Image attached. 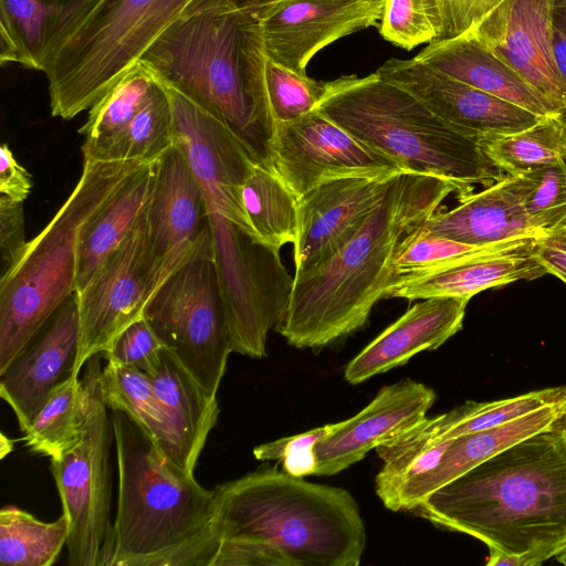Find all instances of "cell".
Segmentation results:
<instances>
[{"mask_svg": "<svg viewBox=\"0 0 566 566\" xmlns=\"http://www.w3.org/2000/svg\"><path fill=\"white\" fill-rule=\"evenodd\" d=\"M147 214L154 254L175 271L189 256L207 224L200 184L175 144L160 158Z\"/></svg>", "mask_w": 566, "mask_h": 566, "instance_id": "d6986e66", "label": "cell"}, {"mask_svg": "<svg viewBox=\"0 0 566 566\" xmlns=\"http://www.w3.org/2000/svg\"><path fill=\"white\" fill-rule=\"evenodd\" d=\"M241 202L259 241L280 252L294 243L298 229V198L270 167L254 163L241 187Z\"/></svg>", "mask_w": 566, "mask_h": 566, "instance_id": "f1b7e54d", "label": "cell"}, {"mask_svg": "<svg viewBox=\"0 0 566 566\" xmlns=\"http://www.w3.org/2000/svg\"><path fill=\"white\" fill-rule=\"evenodd\" d=\"M159 163L160 159L145 163L134 171L84 227L78 243L75 293L84 289L148 210Z\"/></svg>", "mask_w": 566, "mask_h": 566, "instance_id": "83f0119b", "label": "cell"}, {"mask_svg": "<svg viewBox=\"0 0 566 566\" xmlns=\"http://www.w3.org/2000/svg\"><path fill=\"white\" fill-rule=\"evenodd\" d=\"M436 397L433 389L412 379L382 387L361 411L317 441L314 474H336L415 427L427 417Z\"/></svg>", "mask_w": 566, "mask_h": 566, "instance_id": "ac0fdd59", "label": "cell"}, {"mask_svg": "<svg viewBox=\"0 0 566 566\" xmlns=\"http://www.w3.org/2000/svg\"><path fill=\"white\" fill-rule=\"evenodd\" d=\"M340 422L317 427L307 432L263 443L253 449L258 460H279L286 473L303 478L314 474L316 458L314 447L322 438L335 431Z\"/></svg>", "mask_w": 566, "mask_h": 566, "instance_id": "60d3db41", "label": "cell"}, {"mask_svg": "<svg viewBox=\"0 0 566 566\" xmlns=\"http://www.w3.org/2000/svg\"><path fill=\"white\" fill-rule=\"evenodd\" d=\"M283 0H187L180 15L199 12L247 11L261 18L276 3Z\"/></svg>", "mask_w": 566, "mask_h": 566, "instance_id": "f6af8a7d", "label": "cell"}, {"mask_svg": "<svg viewBox=\"0 0 566 566\" xmlns=\"http://www.w3.org/2000/svg\"><path fill=\"white\" fill-rule=\"evenodd\" d=\"M536 253L547 273L555 275L566 284V233L539 238Z\"/></svg>", "mask_w": 566, "mask_h": 566, "instance_id": "bcb514c9", "label": "cell"}, {"mask_svg": "<svg viewBox=\"0 0 566 566\" xmlns=\"http://www.w3.org/2000/svg\"><path fill=\"white\" fill-rule=\"evenodd\" d=\"M415 57L455 80L538 116L557 113L545 97L502 61L472 30L429 43Z\"/></svg>", "mask_w": 566, "mask_h": 566, "instance_id": "d4e9b609", "label": "cell"}, {"mask_svg": "<svg viewBox=\"0 0 566 566\" xmlns=\"http://www.w3.org/2000/svg\"><path fill=\"white\" fill-rule=\"evenodd\" d=\"M187 0H101L44 72L51 115L88 111L182 12Z\"/></svg>", "mask_w": 566, "mask_h": 566, "instance_id": "ba28073f", "label": "cell"}, {"mask_svg": "<svg viewBox=\"0 0 566 566\" xmlns=\"http://www.w3.org/2000/svg\"><path fill=\"white\" fill-rule=\"evenodd\" d=\"M563 401H566V386L534 390L494 401H467L434 418L426 417L415 427L376 447V452L385 461L402 452L509 423L543 407Z\"/></svg>", "mask_w": 566, "mask_h": 566, "instance_id": "484cf974", "label": "cell"}, {"mask_svg": "<svg viewBox=\"0 0 566 566\" xmlns=\"http://www.w3.org/2000/svg\"><path fill=\"white\" fill-rule=\"evenodd\" d=\"M101 0H0V63L45 72Z\"/></svg>", "mask_w": 566, "mask_h": 566, "instance_id": "7402d4cb", "label": "cell"}, {"mask_svg": "<svg viewBox=\"0 0 566 566\" xmlns=\"http://www.w3.org/2000/svg\"><path fill=\"white\" fill-rule=\"evenodd\" d=\"M443 19V39L458 36L474 28L501 0H439Z\"/></svg>", "mask_w": 566, "mask_h": 566, "instance_id": "7bdbcfd3", "label": "cell"}, {"mask_svg": "<svg viewBox=\"0 0 566 566\" xmlns=\"http://www.w3.org/2000/svg\"><path fill=\"white\" fill-rule=\"evenodd\" d=\"M165 345L143 316L127 326L102 355L153 376L161 361Z\"/></svg>", "mask_w": 566, "mask_h": 566, "instance_id": "ab89813d", "label": "cell"}, {"mask_svg": "<svg viewBox=\"0 0 566 566\" xmlns=\"http://www.w3.org/2000/svg\"><path fill=\"white\" fill-rule=\"evenodd\" d=\"M382 8V0H283L261 18L266 57L307 75L322 49L379 25Z\"/></svg>", "mask_w": 566, "mask_h": 566, "instance_id": "5bb4252c", "label": "cell"}, {"mask_svg": "<svg viewBox=\"0 0 566 566\" xmlns=\"http://www.w3.org/2000/svg\"><path fill=\"white\" fill-rule=\"evenodd\" d=\"M78 354L75 293L67 297L0 373V397L24 432L52 390L73 375Z\"/></svg>", "mask_w": 566, "mask_h": 566, "instance_id": "2e32d148", "label": "cell"}, {"mask_svg": "<svg viewBox=\"0 0 566 566\" xmlns=\"http://www.w3.org/2000/svg\"><path fill=\"white\" fill-rule=\"evenodd\" d=\"M27 243L23 202L12 201L0 196L1 274L15 263Z\"/></svg>", "mask_w": 566, "mask_h": 566, "instance_id": "b9f144b4", "label": "cell"}, {"mask_svg": "<svg viewBox=\"0 0 566 566\" xmlns=\"http://www.w3.org/2000/svg\"><path fill=\"white\" fill-rule=\"evenodd\" d=\"M469 301L442 296L415 304L347 364L345 379L360 384L405 365L420 352L440 347L462 328Z\"/></svg>", "mask_w": 566, "mask_h": 566, "instance_id": "ffe728a7", "label": "cell"}, {"mask_svg": "<svg viewBox=\"0 0 566 566\" xmlns=\"http://www.w3.org/2000/svg\"><path fill=\"white\" fill-rule=\"evenodd\" d=\"M480 144L501 170L523 176L566 159V130L557 113L522 130L485 137Z\"/></svg>", "mask_w": 566, "mask_h": 566, "instance_id": "1f68e13d", "label": "cell"}, {"mask_svg": "<svg viewBox=\"0 0 566 566\" xmlns=\"http://www.w3.org/2000/svg\"><path fill=\"white\" fill-rule=\"evenodd\" d=\"M266 59L260 15L207 11L175 19L139 62L158 82L217 117L255 161L270 167L275 122L265 86Z\"/></svg>", "mask_w": 566, "mask_h": 566, "instance_id": "5b68a950", "label": "cell"}, {"mask_svg": "<svg viewBox=\"0 0 566 566\" xmlns=\"http://www.w3.org/2000/svg\"><path fill=\"white\" fill-rule=\"evenodd\" d=\"M562 233H566V231H565V232H562Z\"/></svg>", "mask_w": 566, "mask_h": 566, "instance_id": "f5cc1de1", "label": "cell"}, {"mask_svg": "<svg viewBox=\"0 0 566 566\" xmlns=\"http://www.w3.org/2000/svg\"><path fill=\"white\" fill-rule=\"evenodd\" d=\"M555 8H557V9L566 8V0H555Z\"/></svg>", "mask_w": 566, "mask_h": 566, "instance_id": "816d5d0a", "label": "cell"}, {"mask_svg": "<svg viewBox=\"0 0 566 566\" xmlns=\"http://www.w3.org/2000/svg\"><path fill=\"white\" fill-rule=\"evenodd\" d=\"M147 212L84 289L75 293L78 311L75 376H80L90 358L103 355L127 326L144 316L157 290L174 272L154 254Z\"/></svg>", "mask_w": 566, "mask_h": 566, "instance_id": "8fae6325", "label": "cell"}, {"mask_svg": "<svg viewBox=\"0 0 566 566\" xmlns=\"http://www.w3.org/2000/svg\"><path fill=\"white\" fill-rule=\"evenodd\" d=\"M101 356H93L84 366L82 438L60 459L50 461L62 513L70 524V566H99L112 526L109 453L114 434L102 392Z\"/></svg>", "mask_w": 566, "mask_h": 566, "instance_id": "30bf717a", "label": "cell"}, {"mask_svg": "<svg viewBox=\"0 0 566 566\" xmlns=\"http://www.w3.org/2000/svg\"><path fill=\"white\" fill-rule=\"evenodd\" d=\"M83 427V381L72 375L52 390L23 432V441L32 452L57 460L81 440Z\"/></svg>", "mask_w": 566, "mask_h": 566, "instance_id": "836d02e7", "label": "cell"}, {"mask_svg": "<svg viewBox=\"0 0 566 566\" xmlns=\"http://www.w3.org/2000/svg\"><path fill=\"white\" fill-rule=\"evenodd\" d=\"M511 240L514 239L486 245H472L431 233L420 224L406 234L396 247L391 259V277L388 286L452 266Z\"/></svg>", "mask_w": 566, "mask_h": 566, "instance_id": "d590c367", "label": "cell"}, {"mask_svg": "<svg viewBox=\"0 0 566 566\" xmlns=\"http://www.w3.org/2000/svg\"><path fill=\"white\" fill-rule=\"evenodd\" d=\"M458 188L429 174L403 170L359 229L329 256L294 273L289 304L275 327L296 348H323L361 328L385 297L401 239Z\"/></svg>", "mask_w": 566, "mask_h": 566, "instance_id": "3957f363", "label": "cell"}, {"mask_svg": "<svg viewBox=\"0 0 566 566\" xmlns=\"http://www.w3.org/2000/svg\"><path fill=\"white\" fill-rule=\"evenodd\" d=\"M212 566H358L366 531L345 489L260 467L214 489Z\"/></svg>", "mask_w": 566, "mask_h": 566, "instance_id": "7a4b0ae2", "label": "cell"}, {"mask_svg": "<svg viewBox=\"0 0 566 566\" xmlns=\"http://www.w3.org/2000/svg\"><path fill=\"white\" fill-rule=\"evenodd\" d=\"M555 0H501L471 30L558 112L566 95L552 46Z\"/></svg>", "mask_w": 566, "mask_h": 566, "instance_id": "9a60e30c", "label": "cell"}, {"mask_svg": "<svg viewBox=\"0 0 566 566\" xmlns=\"http://www.w3.org/2000/svg\"><path fill=\"white\" fill-rule=\"evenodd\" d=\"M565 412L566 401H563L543 407L509 423L447 440L431 469L406 482L381 502L395 512L412 511L436 490L502 449L548 427Z\"/></svg>", "mask_w": 566, "mask_h": 566, "instance_id": "cb8c5ba5", "label": "cell"}, {"mask_svg": "<svg viewBox=\"0 0 566 566\" xmlns=\"http://www.w3.org/2000/svg\"><path fill=\"white\" fill-rule=\"evenodd\" d=\"M396 175L336 179L300 197L294 273L321 262L344 244L381 200Z\"/></svg>", "mask_w": 566, "mask_h": 566, "instance_id": "e0dca14e", "label": "cell"}, {"mask_svg": "<svg viewBox=\"0 0 566 566\" xmlns=\"http://www.w3.org/2000/svg\"><path fill=\"white\" fill-rule=\"evenodd\" d=\"M317 108L403 170L452 182L460 198L474 185L489 186L503 178L479 139L448 125L415 95L376 72L328 81Z\"/></svg>", "mask_w": 566, "mask_h": 566, "instance_id": "8992f818", "label": "cell"}, {"mask_svg": "<svg viewBox=\"0 0 566 566\" xmlns=\"http://www.w3.org/2000/svg\"><path fill=\"white\" fill-rule=\"evenodd\" d=\"M118 495L99 566H212L214 490L168 459L129 416L111 410Z\"/></svg>", "mask_w": 566, "mask_h": 566, "instance_id": "277c9868", "label": "cell"}, {"mask_svg": "<svg viewBox=\"0 0 566 566\" xmlns=\"http://www.w3.org/2000/svg\"><path fill=\"white\" fill-rule=\"evenodd\" d=\"M376 73L415 95L448 125L479 140L522 130L545 117L455 80L416 57H391Z\"/></svg>", "mask_w": 566, "mask_h": 566, "instance_id": "4fadbf2b", "label": "cell"}, {"mask_svg": "<svg viewBox=\"0 0 566 566\" xmlns=\"http://www.w3.org/2000/svg\"><path fill=\"white\" fill-rule=\"evenodd\" d=\"M150 378L174 436L176 464L195 473L199 455L218 420L217 398L210 397L166 347L160 366Z\"/></svg>", "mask_w": 566, "mask_h": 566, "instance_id": "4316f807", "label": "cell"}, {"mask_svg": "<svg viewBox=\"0 0 566 566\" xmlns=\"http://www.w3.org/2000/svg\"><path fill=\"white\" fill-rule=\"evenodd\" d=\"M411 512L542 565L566 548V412L432 492Z\"/></svg>", "mask_w": 566, "mask_h": 566, "instance_id": "6da1fadb", "label": "cell"}, {"mask_svg": "<svg viewBox=\"0 0 566 566\" xmlns=\"http://www.w3.org/2000/svg\"><path fill=\"white\" fill-rule=\"evenodd\" d=\"M144 317L165 347L217 398L232 344L208 226L157 290Z\"/></svg>", "mask_w": 566, "mask_h": 566, "instance_id": "9c48e42d", "label": "cell"}, {"mask_svg": "<svg viewBox=\"0 0 566 566\" xmlns=\"http://www.w3.org/2000/svg\"><path fill=\"white\" fill-rule=\"evenodd\" d=\"M526 179L524 208L541 235L566 231V159L533 172Z\"/></svg>", "mask_w": 566, "mask_h": 566, "instance_id": "74e56055", "label": "cell"}, {"mask_svg": "<svg viewBox=\"0 0 566 566\" xmlns=\"http://www.w3.org/2000/svg\"><path fill=\"white\" fill-rule=\"evenodd\" d=\"M524 176L503 177L482 191L468 193L451 210L441 207L422 223L431 233L462 243L486 245L515 238H542L524 208Z\"/></svg>", "mask_w": 566, "mask_h": 566, "instance_id": "603a6c76", "label": "cell"}, {"mask_svg": "<svg viewBox=\"0 0 566 566\" xmlns=\"http://www.w3.org/2000/svg\"><path fill=\"white\" fill-rule=\"evenodd\" d=\"M552 46L555 66L566 95V8L554 10Z\"/></svg>", "mask_w": 566, "mask_h": 566, "instance_id": "7dc6e473", "label": "cell"}, {"mask_svg": "<svg viewBox=\"0 0 566 566\" xmlns=\"http://www.w3.org/2000/svg\"><path fill=\"white\" fill-rule=\"evenodd\" d=\"M379 33L394 45L412 50L443 39L439 0H382Z\"/></svg>", "mask_w": 566, "mask_h": 566, "instance_id": "8d00e7d4", "label": "cell"}, {"mask_svg": "<svg viewBox=\"0 0 566 566\" xmlns=\"http://www.w3.org/2000/svg\"><path fill=\"white\" fill-rule=\"evenodd\" d=\"M264 74L275 124L295 120L316 109L327 92L328 81L300 75L270 59H266Z\"/></svg>", "mask_w": 566, "mask_h": 566, "instance_id": "f35d334b", "label": "cell"}, {"mask_svg": "<svg viewBox=\"0 0 566 566\" xmlns=\"http://www.w3.org/2000/svg\"><path fill=\"white\" fill-rule=\"evenodd\" d=\"M32 186L31 175L17 161L10 147L2 144L0 147V196L12 201L23 202L29 197Z\"/></svg>", "mask_w": 566, "mask_h": 566, "instance_id": "ee69618b", "label": "cell"}, {"mask_svg": "<svg viewBox=\"0 0 566 566\" xmlns=\"http://www.w3.org/2000/svg\"><path fill=\"white\" fill-rule=\"evenodd\" d=\"M172 146L171 104L165 88L158 82L145 105L124 130L98 149L83 155V158L97 161L146 163L160 159Z\"/></svg>", "mask_w": 566, "mask_h": 566, "instance_id": "4dcf8cb0", "label": "cell"}, {"mask_svg": "<svg viewBox=\"0 0 566 566\" xmlns=\"http://www.w3.org/2000/svg\"><path fill=\"white\" fill-rule=\"evenodd\" d=\"M557 116H558L559 120L562 122V124L564 125L565 130H566V107L559 109L557 112Z\"/></svg>", "mask_w": 566, "mask_h": 566, "instance_id": "681fc988", "label": "cell"}, {"mask_svg": "<svg viewBox=\"0 0 566 566\" xmlns=\"http://www.w3.org/2000/svg\"><path fill=\"white\" fill-rule=\"evenodd\" d=\"M69 534L64 513L53 522H43L18 506L6 505L0 511V564L51 566L66 546Z\"/></svg>", "mask_w": 566, "mask_h": 566, "instance_id": "d6a6232c", "label": "cell"}, {"mask_svg": "<svg viewBox=\"0 0 566 566\" xmlns=\"http://www.w3.org/2000/svg\"><path fill=\"white\" fill-rule=\"evenodd\" d=\"M556 560L566 566V548L555 556Z\"/></svg>", "mask_w": 566, "mask_h": 566, "instance_id": "f907efd6", "label": "cell"}, {"mask_svg": "<svg viewBox=\"0 0 566 566\" xmlns=\"http://www.w3.org/2000/svg\"><path fill=\"white\" fill-rule=\"evenodd\" d=\"M148 163V161H146ZM144 161L84 159L82 175L51 221L0 277V373L75 293L86 223Z\"/></svg>", "mask_w": 566, "mask_h": 566, "instance_id": "52a82bcc", "label": "cell"}, {"mask_svg": "<svg viewBox=\"0 0 566 566\" xmlns=\"http://www.w3.org/2000/svg\"><path fill=\"white\" fill-rule=\"evenodd\" d=\"M158 82L142 63H136L88 111L78 129L85 136L83 155L90 154L115 138L145 105Z\"/></svg>", "mask_w": 566, "mask_h": 566, "instance_id": "e575fe53", "label": "cell"}, {"mask_svg": "<svg viewBox=\"0 0 566 566\" xmlns=\"http://www.w3.org/2000/svg\"><path fill=\"white\" fill-rule=\"evenodd\" d=\"M539 238H520L468 258L452 266L391 284L385 297L408 301L429 297H465L521 280L547 274L536 245Z\"/></svg>", "mask_w": 566, "mask_h": 566, "instance_id": "44dd1931", "label": "cell"}, {"mask_svg": "<svg viewBox=\"0 0 566 566\" xmlns=\"http://www.w3.org/2000/svg\"><path fill=\"white\" fill-rule=\"evenodd\" d=\"M488 566H538L536 562L518 555H510L496 548L489 547Z\"/></svg>", "mask_w": 566, "mask_h": 566, "instance_id": "c3c4849f", "label": "cell"}, {"mask_svg": "<svg viewBox=\"0 0 566 566\" xmlns=\"http://www.w3.org/2000/svg\"><path fill=\"white\" fill-rule=\"evenodd\" d=\"M106 363L102 369L101 384L107 408L129 416L176 464L174 436L150 376L113 359H106Z\"/></svg>", "mask_w": 566, "mask_h": 566, "instance_id": "f546056e", "label": "cell"}, {"mask_svg": "<svg viewBox=\"0 0 566 566\" xmlns=\"http://www.w3.org/2000/svg\"><path fill=\"white\" fill-rule=\"evenodd\" d=\"M270 167L297 198L332 180L403 171L395 160L356 139L319 108L275 124Z\"/></svg>", "mask_w": 566, "mask_h": 566, "instance_id": "7c38bea8", "label": "cell"}]
</instances>
